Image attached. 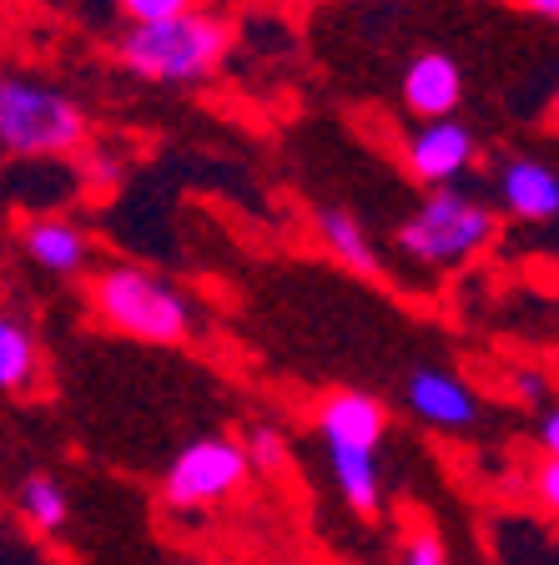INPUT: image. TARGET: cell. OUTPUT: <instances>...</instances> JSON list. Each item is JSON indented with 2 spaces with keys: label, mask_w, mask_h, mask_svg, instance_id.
<instances>
[{
  "label": "cell",
  "mask_w": 559,
  "mask_h": 565,
  "mask_svg": "<svg viewBox=\"0 0 559 565\" xmlns=\"http://www.w3.org/2000/svg\"><path fill=\"white\" fill-rule=\"evenodd\" d=\"M233 46V25L217 11H186L172 21H147L121 35V66L152 86H197L222 66Z\"/></svg>",
  "instance_id": "cell-1"
},
{
  "label": "cell",
  "mask_w": 559,
  "mask_h": 565,
  "mask_svg": "<svg viewBox=\"0 0 559 565\" xmlns=\"http://www.w3.org/2000/svg\"><path fill=\"white\" fill-rule=\"evenodd\" d=\"M92 313L111 333H127L137 343H182L197 323V308L176 294V282L141 263H106L86 282Z\"/></svg>",
  "instance_id": "cell-2"
},
{
  "label": "cell",
  "mask_w": 559,
  "mask_h": 565,
  "mask_svg": "<svg viewBox=\"0 0 559 565\" xmlns=\"http://www.w3.org/2000/svg\"><path fill=\"white\" fill-rule=\"evenodd\" d=\"M494 237H499V212L490 202L464 188H433L398 223L394 243L408 263H419L429 273H449L474 263L479 253H490Z\"/></svg>",
  "instance_id": "cell-3"
},
{
  "label": "cell",
  "mask_w": 559,
  "mask_h": 565,
  "mask_svg": "<svg viewBox=\"0 0 559 565\" xmlns=\"http://www.w3.org/2000/svg\"><path fill=\"white\" fill-rule=\"evenodd\" d=\"M86 106L71 92L0 71V147L11 157H71L86 147Z\"/></svg>",
  "instance_id": "cell-4"
},
{
  "label": "cell",
  "mask_w": 559,
  "mask_h": 565,
  "mask_svg": "<svg viewBox=\"0 0 559 565\" xmlns=\"http://www.w3.org/2000/svg\"><path fill=\"white\" fill-rule=\"evenodd\" d=\"M247 475H252L247 445H237V439H227V435L192 439V445L166 465L162 500L172 510H207V505L233 500V494L247 484Z\"/></svg>",
  "instance_id": "cell-5"
},
{
  "label": "cell",
  "mask_w": 559,
  "mask_h": 565,
  "mask_svg": "<svg viewBox=\"0 0 559 565\" xmlns=\"http://www.w3.org/2000/svg\"><path fill=\"white\" fill-rule=\"evenodd\" d=\"M479 157V137L454 117L439 121H419V127L404 137V167L413 182L423 188H459V177L474 167Z\"/></svg>",
  "instance_id": "cell-6"
},
{
  "label": "cell",
  "mask_w": 559,
  "mask_h": 565,
  "mask_svg": "<svg viewBox=\"0 0 559 565\" xmlns=\"http://www.w3.org/2000/svg\"><path fill=\"white\" fill-rule=\"evenodd\" d=\"M404 404L413 409V419H423L439 435H464V429L479 424V414H484L479 394L464 379L449 374V369H433V364L413 369L404 379Z\"/></svg>",
  "instance_id": "cell-7"
},
{
  "label": "cell",
  "mask_w": 559,
  "mask_h": 565,
  "mask_svg": "<svg viewBox=\"0 0 559 565\" xmlns=\"http://www.w3.org/2000/svg\"><path fill=\"white\" fill-rule=\"evenodd\" d=\"M398 96L419 121H439L454 117L459 102H464V71H459L454 56L443 51H423L404 66V82H398Z\"/></svg>",
  "instance_id": "cell-8"
},
{
  "label": "cell",
  "mask_w": 559,
  "mask_h": 565,
  "mask_svg": "<svg viewBox=\"0 0 559 565\" xmlns=\"http://www.w3.org/2000/svg\"><path fill=\"white\" fill-rule=\"evenodd\" d=\"M318 435L327 449H378L388 435V409L363 388H338L318 409Z\"/></svg>",
  "instance_id": "cell-9"
},
{
  "label": "cell",
  "mask_w": 559,
  "mask_h": 565,
  "mask_svg": "<svg viewBox=\"0 0 559 565\" xmlns=\"http://www.w3.org/2000/svg\"><path fill=\"white\" fill-rule=\"evenodd\" d=\"M21 253L35 263L41 273H56V278H76L92 263V233H86L76 217H31L21 227Z\"/></svg>",
  "instance_id": "cell-10"
},
{
  "label": "cell",
  "mask_w": 559,
  "mask_h": 565,
  "mask_svg": "<svg viewBox=\"0 0 559 565\" xmlns=\"http://www.w3.org/2000/svg\"><path fill=\"white\" fill-rule=\"evenodd\" d=\"M499 207L519 223H555L559 217V172L539 157H509L499 167Z\"/></svg>",
  "instance_id": "cell-11"
},
{
  "label": "cell",
  "mask_w": 559,
  "mask_h": 565,
  "mask_svg": "<svg viewBox=\"0 0 559 565\" xmlns=\"http://www.w3.org/2000/svg\"><path fill=\"white\" fill-rule=\"evenodd\" d=\"M313 227H318V243H323L348 273H358V278H384V258H378L373 233L363 227L358 212H348V207H318Z\"/></svg>",
  "instance_id": "cell-12"
},
{
  "label": "cell",
  "mask_w": 559,
  "mask_h": 565,
  "mask_svg": "<svg viewBox=\"0 0 559 565\" xmlns=\"http://www.w3.org/2000/svg\"><path fill=\"white\" fill-rule=\"evenodd\" d=\"M327 470L333 484L358 515L384 510V470H378V449H327Z\"/></svg>",
  "instance_id": "cell-13"
},
{
  "label": "cell",
  "mask_w": 559,
  "mask_h": 565,
  "mask_svg": "<svg viewBox=\"0 0 559 565\" xmlns=\"http://www.w3.org/2000/svg\"><path fill=\"white\" fill-rule=\"evenodd\" d=\"M35 374H41V343H35L31 323L0 308V388L21 394L35 384Z\"/></svg>",
  "instance_id": "cell-14"
},
{
  "label": "cell",
  "mask_w": 559,
  "mask_h": 565,
  "mask_svg": "<svg viewBox=\"0 0 559 565\" xmlns=\"http://www.w3.org/2000/svg\"><path fill=\"white\" fill-rule=\"evenodd\" d=\"M15 505H21V520H25V525L41 530V535H51V530L66 525L71 494H66V484H61L56 475H25L21 490H15Z\"/></svg>",
  "instance_id": "cell-15"
},
{
  "label": "cell",
  "mask_w": 559,
  "mask_h": 565,
  "mask_svg": "<svg viewBox=\"0 0 559 565\" xmlns=\"http://www.w3.org/2000/svg\"><path fill=\"white\" fill-rule=\"evenodd\" d=\"M398 565H449L439 530H408L404 545H398Z\"/></svg>",
  "instance_id": "cell-16"
},
{
  "label": "cell",
  "mask_w": 559,
  "mask_h": 565,
  "mask_svg": "<svg viewBox=\"0 0 559 565\" xmlns=\"http://www.w3.org/2000/svg\"><path fill=\"white\" fill-rule=\"evenodd\" d=\"M121 15L131 25H147V21H172V15H186V11H202L197 0H117Z\"/></svg>",
  "instance_id": "cell-17"
},
{
  "label": "cell",
  "mask_w": 559,
  "mask_h": 565,
  "mask_svg": "<svg viewBox=\"0 0 559 565\" xmlns=\"http://www.w3.org/2000/svg\"><path fill=\"white\" fill-rule=\"evenodd\" d=\"M247 459H252V470H272V465H282V435L278 429L257 424L252 435H247Z\"/></svg>",
  "instance_id": "cell-18"
},
{
  "label": "cell",
  "mask_w": 559,
  "mask_h": 565,
  "mask_svg": "<svg viewBox=\"0 0 559 565\" xmlns=\"http://www.w3.org/2000/svg\"><path fill=\"white\" fill-rule=\"evenodd\" d=\"M529 484H535L539 510H545L549 520H559V459H539V470Z\"/></svg>",
  "instance_id": "cell-19"
},
{
  "label": "cell",
  "mask_w": 559,
  "mask_h": 565,
  "mask_svg": "<svg viewBox=\"0 0 559 565\" xmlns=\"http://www.w3.org/2000/svg\"><path fill=\"white\" fill-rule=\"evenodd\" d=\"M509 388L519 404H549V379L539 374V369H514Z\"/></svg>",
  "instance_id": "cell-20"
},
{
  "label": "cell",
  "mask_w": 559,
  "mask_h": 565,
  "mask_svg": "<svg viewBox=\"0 0 559 565\" xmlns=\"http://www.w3.org/2000/svg\"><path fill=\"white\" fill-rule=\"evenodd\" d=\"M86 177H92V182H117L121 177L117 152H86Z\"/></svg>",
  "instance_id": "cell-21"
},
{
  "label": "cell",
  "mask_w": 559,
  "mask_h": 565,
  "mask_svg": "<svg viewBox=\"0 0 559 565\" xmlns=\"http://www.w3.org/2000/svg\"><path fill=\"white\" fill-rule=\"evenodd\" d=\"M539 449H545V459H559V409L539 419Z\"/></svg>",
  "instance_id": "cell-22"
},
{
  "label": "cell",
  "mask_w": 559,
  "mask_h": 565,
  "mask_svg": "<svg viewBox=\"0 0 559 565\" xmlns=\"http://www.w3.org/2000/svg\"><path fill=\"white\" fill-rule=\"evenodd\" d=\"M529 15H539V21H559V0H519Z\"/></svg>",
  "instance_id": "cell-23"
}]
</instances>
